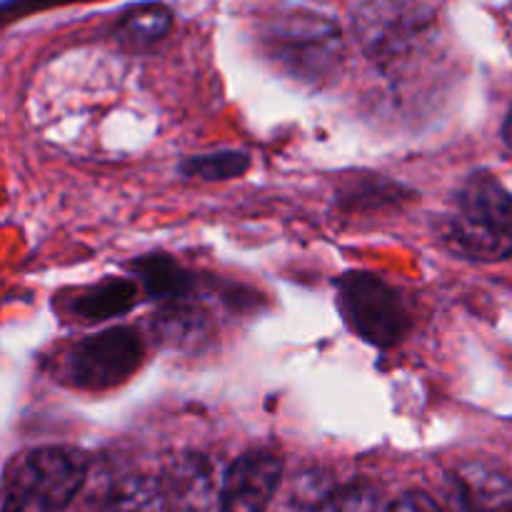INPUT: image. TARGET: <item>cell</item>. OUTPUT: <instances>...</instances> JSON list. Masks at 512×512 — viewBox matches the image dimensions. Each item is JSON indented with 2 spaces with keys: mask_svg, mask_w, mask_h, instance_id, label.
I'll return each instance as SVG.
<instances>
[{
  "mask_svg": "<svg viewBox=\"0 0 512 512\" xmlns=\"http://www.w3.org/2000/svg\"><path fill=\"white\" fill-rule=\"evenodd\" d=\"M260 50L295 83L320 88L335 78L345 58L338 23L313 10H278L260 23Z\"/></svg>",
  "mask_w": 512,
  "mask_h": 512,
  "instance_id": "obj_1",
  "label": "cell"
},
{
  "mask_svg": "<svg viewBox=\"0 0 512 512\" xmlns=\"http://www.w3.org/2000/svg\"><path fill=\"white\" fill-rule=\"evenodd\" d=\"M85 475L88 458L78 448L28 450L10 465L3 512H60L83 488Z\"/></svg>",
  "mask_w": 512,
  "mask_h": 512,
  "instance_id": "obj_2",
  "label": "cell"
},
{
  "mask_svg": "<svg viewBox=\"0 0 512 512\" xmlns=\"http://www.w3.org/2000/svg\"><path fill=\"white\" fill-rule=\"evenodd\" d=\"M438 13L428 0H368L355 15V33L378 68L395 70L433 38Z\"/></svg>",
  "mask_w": 512,
  "mask_h": 512,
  "instance_id": "obj_3",
  "label": "cell"
},
{
  "mask_svg": "<svg viewBox=\"0 0 512 512\" xmlns=\"http://www.w3.org/2000/svg\"><path fill=\"white\" fill-rule=\"evenodd\" d=\"M338 308L348 328L375 348H393L410 330L403 295L365 270H353L338 280Z\"/></svg>",
  "mask_w": 512,
  "mask_h": 512,
  "instance_id": "obj_4",
  "label": "cell"
},
{
  "mask_svg": "<svg viewBox=\"0 0 512 512\" xmlns=\"http://www.w3.org/2000/svg\"><path fill=\"white\" fill-rule=\"evenodd\" d=\"M145 358L138 330L108 328L88 335L63 355L65 383L88 393H103L133 378Z\"/></svg>",
  "mask_w": 512,
  "mask_h": 512,
  "instance_id": "obj_5",
  "label": "cell"
},
{
  "mask_svg": "<svg viewBox=\"0 0 512 512\" xmlns=\"http://www.w3.org/2000/svg\"><path fill=\"white\" fill-rule=\"evenodd\" d=\"M283 478V458L273 450H250L230 465L220 488L218 512H265Z\"/></svg>",
  "mask_w": 512,
  "mask_h": 512,
  "instance_id": "obj_6",
  "label": "cell"
},
{
  "mask_svg": "<svg viewBox=\"0 0 512 512\" xmlns=\"http://www.w3.org/2000/svg\"><path fill=\"white\" fill-rule=\"evenodd\" d=\"M438 240L453 255L475 263H498L512 255V230L465 213L448 215L438 225Z\"/></svg>",
  "mask_w": 512,
  "mask_h": 512,
  "instance_id": "obj_7",
  "label": "cell"
},
{
  "mask_svg": "<svg viewBox=\"0 0 512 512\" xmlns=\"http://www.w3.org/2000/svg\"><path fill=\"white\" fill-rule=\"evenodd\" d=\"M460 500L468 512H512V483L485 463H468L455 475Z\"/></svg>",
  "mask_w": 512,
  "mask_h": 512,
  "instance_id": "obj_8",
  "label": "cell"
},
{
  "mask_svg": "<svg viewBox=\"0 0 512 512\" xmlns=\"http://www.w3.org/2000/svg\"><path fill=\"white\" fill-rule=\"evenodd\" d=\"M153 333L173 350L200 348L210 338L208 313L185 300H173L153 315Z\"/></svg>",
  "mask_w": 512,
  "mask_h": 512,
  "instance_id": "obj_9",
  "label": "cell"
},
{
  "mask_svg": "<svg viewBox=\"0 0 512 512\" xmlns=\"http://www.w3.org/2000/svg\"><path fill=\"white\" fill-rule=\"evenodd\" d=\"M458 213L512 230V193L495 175H473L458 193Z\"/></svg>",
  "mask_w": 512,
  "mask_h": 512,
  "instance_id": "obj_10",
  "label": "cell"
},
{
  "mask_svg": "<svg viewBox=\"0 0 512 512\" xmlns=\"http://www.w3.org/2000/svg\"><path fill=\"white\" fill-rule=\"evenodd\" d=\"M138 300V285L133 280H105L85 290L73 300V310L85 323H103L128 313Z\"/></svg>",
  "mask_w": 512,
  "mask_h": 512,
  "instance_id": "obj_11",
  "label": "cell"
},
{
  "mask_svg": "<svg viewBox=\"0 0 512 512\" xmlns=\"http://www.w3.org/2000/svg\"><path fill=\"white\" fill-rule=\"evenodd\" d=\"M173 25V13L160 3H143L130 8L115 28V38L130 50H145L163 40Z\"/></svg>",
  "mask_w": 512,
  "mask_h": 512,
  "instance_id": "obj_12",
  "label": "cell"
},
{
  "mask_svg": "<svg viewBox=\"0 0 512 512\" xmlns=\"http://www.w3.org/2000/svg\"><path fill=\"white\" fill-rule=\"evenodd\" d=\"M135 273H138L145 293L155 300H163V303L185 300V295L193 288L190 273H185L168 255H148V258H140L135 263Z\"/></svg>",
  "mask_w": 512,
  "mask_h": 512,
  "instance_id": "obj_13",
  "label": "cell"
},
{
  "mask_svg": "<svg viewBox=\"0 0 512 512\" xmlns=\"http://www.w3.org/2000/svg\"><path fill=\"white\" fill-rule=\"evenodd\" d=\"M250 168V158L243 150H218V153L193 155L183 163L188 178L200 180H233Z\"/></svg>",
  "mask_w": 512,
  "mask_h": 512,
  "instance_id": "obj_14",
  "label": "cell"
},
{
  "mask_svg": "<svg viewBox=\"0 0 512 512\" xmlns=\"http://www.w3.org/2000/svg\"><path fill=\"white\" fill-rule=\"evenodd\" d=\"M315 512H383V495L370 483H350L325 493Z\"/></svg>",
  "mask_w": 512,
  "mask_h": 512,
  "instance_id": "obj_15",
  "label": "cell"
},
{
  "mask_svg": "<svg viewBox=\"0 0 512 512\" xmlns=\"http://www.w3.org/2000/svg\"><path fill=\"white\" fill-rule=\"evenodd\" d=\"M60 3H73V0H5V3H0V23L20 18V15H25V13H33V10H43V8H50V5H60Z\"/></svg>",
  "mask_w": 512,
  "mask_h": 512,
  "instance_id": "obj_16",
  "label": "cell"
},
{
  "mask_svg": "<svg viewBox=\"0 0 512 512\" xmlns=\"http://www.w3.org/2000/svg\"><path fill=\"white\" fill-rule=\"evenodd\" d=\"M385 512H445V510L440 508V505L435 503L430 495L408 493V495H403L400 500H395V503L390 505Z\"/></svg>",
  "mask_w": 512,
  "mask_h": 512,
  "instance_id": "obj_17",
  "label": "cell"
},
{
  "mask_svg": "<svg viewBox=\"0 0 512 512\" xmlns=\"http://www.w3.org/2000/svg\"><path fill=\"white\" fill-rule=\"evenodd\" d=\"M503 140L505 145L512 150V108L508 110V115H505V123H503Z\"/></svg>",
  "mask_w": 512,
  "mask_h": 512,
  "instance_id": "obj_18",
  "label": "cell"
}]
</instances>
